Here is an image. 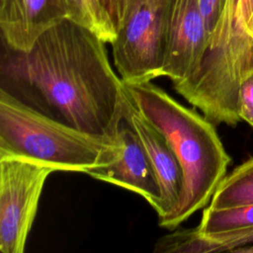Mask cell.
<instances>
[{"label": "cell", "mask_w": 253, "mask_h": 253, "mask_svg": "<svg viewBox=\"0 0 253 253\" xmlns=\"http://www.w3.org/2000/svg\"><path fill=\"white\" fill-rule=\"evenodd\" d=\"M105 44L87 28L65 19L29 50L8 47L1 88L51 119L117 141L126 96Z\"/></svg>", "instance_id": "1"}, {"label": "cell", "mask_w": 253, "mask_h": 253, "mask_svg": "<svg viewBox=\"0 0 253 253\" xmlns=\"http://www.w3.org/2000/svg\"><path fill=\"white\" fill-rule=\"evenodd\" d=\"M123 83L133 106L168 139L182 167L184 191L180 203L159 217L160 226L173 230L209 206L231 158L214 125L204 115L183 106L151 81Z\"/></svg>", "instance_id": "2"}, {"label": "cell", "mask_w": 253, "mask_h": 253, "mask_svg": "<svg viewBox=\"0 0 253 253\" xmlns=\"http://www.w3.org/2000/svg\"><path fill=\"white\" fill-rule=\"evenodd\" d=\"M253 69V0H223L202 62L174 89L213 125L234 127L238 90Z\"/></svg>", "instance_id": "3"}, {"label": "cell", "mask_w": 253, "mask_h": 253, "mask_svg": "<svg viewBox=\"0 0 253 253\" xmlns=\"http://www.w3.org/2000/svg\"><path fill=\"white\" fill-rule=\"evenodd\" d=\"M117 141L47 117L0 89V157L23 158L53 171L85 173L111 162Z\"/></svg>", "instance_id": "4"}, {"label": "cell", "mask_w": 253, "mask_h": 253, "mask_svg": "<svg viewBox=\"0 0 253 253\" xmlns=\"http://www.w3.org/2000/svg\"><path fill=\"white\" fill-rule=\"evenodd\" d=\"M113 59L125 83L162 76L167 48V0H133L118 29Z\"/></svg>", "instance_id": "5"}, {"label": "cell", "mask_w": 253, "mask_h": 253, "mask_svg": "<svg viewBox=\"0 0 253 253\" xmlns=\"http://www.w3.org/2000/svg\"><path fill=\"white\" fill-rule=\"evenodd\" d=\"M52 169L38 162L0 157V250L23 253L43 185Z\"/></svg>", "instance_id": "6"}, {"label": "cell", "mask_w": 253, "mask_h": 253, "mask_svg": "<svg viewBox=\"0 0 253 253\" xmlns=\"http://www.w3.org/2000/svg\"><path fill=\"white\" fill-rule=\"evenodd\" d=\"M210 33L198 0H167V48L162 76L173 84L187 80L202 62Z\"/></svg>", "instance_id": "7"}, {"label": "cell", "mask_w": 253, "mask_h": 253, "mask_svg": "<svg viewBox=\"0 0 253 253\" xmlns=\"http://www.w3.org/2000/svg\"><path fill=\"white\" fill-rule=\"evenodd\" d=\"M85 174L138 194L155 211L159 207L161 190L155 171L126 112L118 129L116 156L111 162L91 168Z\"/></svg>", "instance_id": "8"}, {"label": "cell", "mask_w": 253, "mask_h": 253, "mask_svg": "<svg viewBox=\"0 0 253 253\" xmlns=\"http://www.w3.org/2000/svg\"><path fill=\"white\" fill-rule=\"evenodd\" d=\"M125 112L152 163L161 190V200L156 212L159 217L165 216L174 211L182 198L184 191L182 167L165 135L133 106L127 96Z\"/></svg>", "instance_id": "9"}, {"label": "cell", "mask_w": 253, "mask_h": 253, "mask_svg": "<svg viewBox=\"0 0 253 253\" xmlns=\"http://www.w3.org/2000/svg\"><path fill=\"white\" fill-rule=\"evenodd\" d=\"M66 18L59 0H0V28L7 46L27 51Z\"/></svg>", "instance_id": "10"}, {"label": "cell", "mask_w": 253, "mask_h": 253, "mask_svg": "<svg viewBox=\"0 0 253 253\" xmlns=\"http://www.w3.org/2000/svg\"><path fill=\"white\" fill-rule=\"evenodd\" d=\"M66 18L98 36L106 43H113L118 28L102 0H59Z\"/></svg>", "instance_id": "11"}, {"label": "cell", "mask_w": 253, "mask_h": 253, "mask_svg": "<svg viewBox=\"0 0 253 253\" xmlns=\"http://www.w3.org/2000/svg\"><path fill=\"white\" fill-rule=\"evenodd\" d=\"M253 205V157L226 174L208 207L220 210Z\"/></svg>", "instance_id": "12"}, {"label": "cell", "mask_w": 253, "mask_h": 253, "mask_svg": "<svg viewBox=\"0 0 253 253\" xmlns=\"http://www.w3.org/2000/svg\"><path fill=\"white\" fill-rule=\"evenodd\" d=\"M197 228L205 234L253 229V205L220 210L208 207L204 210L201 222Z\"/></svg>", "instance_id": "13"}, {"label": "cell", "mask_w": 253, "mask_h": 253, "mask_svg": "<svg viewBox=\"0 0 253 253\" xmlns=\"http://www.w3.org/2000/svg\"><path fill=\"white\" fill-rule=\"evenodd\" d=\"M251 243H253V229L218 234L200 232L196 238V248L199 253L231 252L235 248Z\"/></svg>", "instance_id": "14"}, {"label": "cell", "mask_w": 253, "mask_h": 253, "mask_svg": "<svg viewBox=\"0 0 253 253\" xmlns=\"http://www.w3.org/2000/svg\"><path fill=\"white\" fill-rule=\"evenodd\" d=\"M237 113L241 121L253 127V69L240 83L237 99Z\"/></svg>", "instance_id": "15"}, {"label": "cell", "mask_w": 253, "mask_h": 253, "mask_svg": "<svg viewBox=\"0 0 253 253\" xmlns=\"http://www.w3.org/2000/svg\"><path fill=\"white\" fill-rule=\"evenodd\" d=\"M198 5L211 37V34L219 19L223 0H198Z\"/></svg>", "instance_id": "16"}, {"label": "cell", "mask_w": 253, "mask_h": 253, "mask_svg": "<svg viewBox=\"0 0 253 253\" xmlns=\"http://www.w3.org/2000/svg\"><path fill=\"white\" fill-rule=\"evenodd\" d=\"M133 0H116V24L117 28L122 25Z\"/></svg>", "instance_id": "17"}, {"label": "cell", "mask_w": 253, "mask_h": 253, "mask_svg": "<svg viewBox=\"0 0 253 253\" xmlns=\"http://www.w3.org/2000/svg\"><path fill=\"white\" fill-rule=\"evenodd\" d=\"M102 1H103L104 5L107 7V9L109 10V12L111 13L113 19L115 20V16H116V0H102ZM115 22H116V20H115Z\"/></svg>", "instance_id": "18"}, {"label": "cell", "mask_w": 253, "mask_h": 253, "mask_svg": "<svg viewBox=\"0 0 253 253\" xmlns=\"http://www.w3.org/2000/svg\"><path fill=\"white\" fill-rule=\"evenodd\" d=\"M231 252H236V253H253V243L244 245L238 248L233 249Z\"/></svg>", "instance_id": "19"}]
</instances>
